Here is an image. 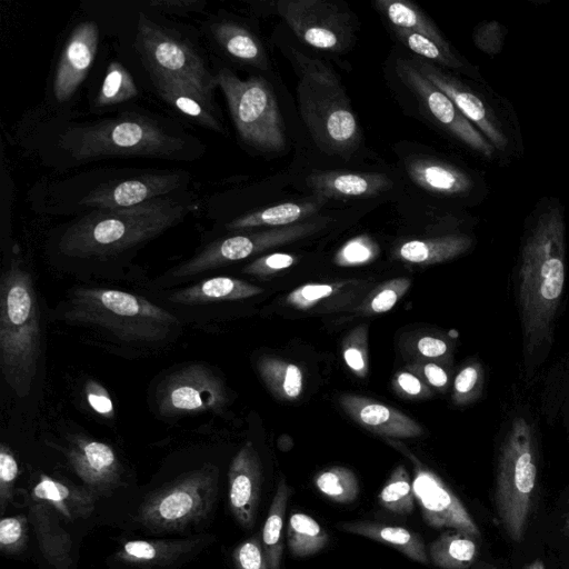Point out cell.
Segmentation results:
<instances>
[{
	"instance_id": "7bdbcfd3",
	"label": "cell",
	"mask_w": 569,
	"mask_h": 569,
	"mask_svg": "<svg viewBox=\"0 0 569 569\" xmlns=\"http://www.w3.org/2000/svg\"><path fill=\"white\" fill-rule=\"evenodd\" d=\"M379 253L378 244L362 234L348 240L336 253L333 262L340 267H353L371 262Z\"/></svg>"
},
{
	"instance_id": "74e56055",
	"label": "cell",
	"mask_w": 569,
	"mask_h": 569,
	"mask_svg": "<svg viewBox=\"0 0 569 569\" xmlns=\"http://www.w3.org/2000/svg\"><path fill=\"white\" fill-rule=\"evenodd\" d=\"M286 536L288 548L295 557L315 555L329 541L327 531L316 519L298 511L290 515Z\"/></svg>"
},
{
	"instance_id": "5b68a950",
	"label": "cell",
	"mask_w": 569,
	"mask_h": 569,
	"mask_svg": "<svg viewBox=\"0 0 569 569\" xmlns=\"http://www.w3.org/2000/svg\"><path fill=\"white\" fill-rule=\"evenodd\" d=\"M63 319L96 327L128 343H159L169 338L179 320L144 297L99 287H80L68 298Z\"/></svg>"
},
{
	"instance_id": "ac0fdd59",
	"label": "cell",
	"mask_w": 569,
	"mask_h": 569,
	"mask_svg": "<svg viewBox=\"0 0 569 569\" xmlns=\"http://www.w3.org/2000/svg\"><path fill=\"white\" fill-rule=\"evenodd\" d=\"M68 462L83 486L97 495L114 489L122 468L114 450L107 443L77 435L66 450Z\"/></svg>"
},
{
	"instance_id": "2e32d148",
	"label": "cell",
	"mask_w": 569,
	"mask_h": 569,
	"mask_svg": "<svg viewBox=\"0 0 569 569\" xmlns=\"http://www.w3.org/2000/svg\"><path fill=\"white\" fill-rule=\"evenodd\" d=\"M214 541L209 533L124 541L107 558L111 569H179Z\"/></svg>"
},
{
	"instance_id": "7a4b0ae2",
	"label": "cell",
	"mask_w": 569,
	"mask_h": 569,
	"mask_svg": "<svg viewBox=\"0 0 569 569\" xmlns=\"http://www.w3.org/2000/svg\"><path fill=\"white\" fill-rule=\"evenodd\" d=\"M184 213L186 207L169 198L131 208L98 209L64 231L59 249L74 258L116 254L157 237Z\"/></svg>"
},
{
	"instance_id": "8fae6325",
	"label": "cell",
	"mask_w": 569,
	"mask_h": 569,
	"mask_svg": "<svg viewBox=\"0 0 569 569\" xmlns=\"http://www.w3.org/2000/svg\"><path fill=\"white\" fill-rule=\"evenodd\" d=\"M137 43L151 73L180 79L212 100L216 79L201 57L143 13L139 14Z\"/></svg>"
},
{
	"instance_id": "7dc6e473",
	"label": "cell",
	"mask_w": 569,
	"mask_h": 569,
	"mask_svg": "<svg viewBox=\"0 0 569 569\" xmlns=\"http://www.w3.org/2000/svg\"><path fill=\"white\" fill-rule=\"evenodd\" d=\"M19 475L18 461L6 445H0V510L4 513L13 498L14 483Z\"/></svg>"
},
{
	"instance_id": "ffe728a7",
	"label": "cell",
	"mask_w": 569,
	"mask_h": 569,
	"mask_svg": "<svg viewBox=\"0 0 569 569\" xmlns=\"http://www.w3.org/2000/svg\"><path fill=\"white\" fill-rule=\"evenodd\" d=\"M99 28L93 21L78 24L61 53L53 80L57 101L69 100L84 80L98 49Z\"/></svg>"
},
{
	"instance_id": "d590c367",
	"label": "cell",
	"mask_w": 569,
	"mask_h": 569,
	"mask_svg": "<svg viewBox=\"0 0 569 569\" xmlns=\"http://www.w3.org/2000/svg\"><path fill=\"white\" fill-rule=\"evenodd\" d=\"M397 38L415 54L440 68L459 70L475 80L480 79L478 69L466 61L455 49H446L432 39L401 28L392 27Z\"/></svg>"
},
{
	"instance_id": "9f6ffc18",
	"label": "cell",
	"mask_w": 569,
	"mask_h": 569,
	"mask_svg": "<svg viewBox=\"0 0 569 569\" xmlns=\"http://www.w3.org/2000/svg\"><path fill=\"white\" fill-rule=\"evenodd\" d=\"M397 386L402 392L409 396H419L423 393L425 386L421 381L412 373L403 371L397 375Z\"/></svg>"
},
{
	"instance_id": "d6a6232c",
	"label": "cell",
	"mask_w": 569,
	"mask_h": 569,
	"mask_svg": "<svg viewBox=\"0 0 569 569\" xmlns=\"http://www.w3.org/2000/svg\"><path fill=\"white\" fill-rule=\"evenodd\" d=\"M375 6L392 27L426 36L446 49H453L435 22L415 3L407 0H377Z\"/></svg>"
},
{
	"instance_id": "e0dca14e",
	"label": "cell",
	"mask_w": 569,
	"mask_h": 569,
	"mask_svg": "<svg viewBox=\"0 0 569 569\" xmlns=\"http://www.w3.org/2000/svg\"><path fill=\"white\" fill-rule=\"evenodd\" d=\"M412 489L428 526L437 529L449 528L475 539L480 538V529L463 503L431 470L418 465Z\"/></svg>"
},
{
	"instance_id": "816d5d0a",
	"label": "cell",
	"mask_w": 569,
	"mask_h": 569,
	"mask_svg": "<svg viewBox=\"0 0 569 569\" xmlns=\"http://www.w3.org/2000/svg\"><path fill=\"white\" fill-rule=\"evenodd\" d=\"M296 257L284 252L262 256L243 268V272L252 276H269L291 267Z\"/></svg>"
},
{
	"instance_id": "cb8c5ba5",
	"label": "cell",
	"mask_w": 569,
	"mask_h": 569,
	"mask_svg": "<svg viewBox=\"0 0 569 569\" xmlns=\"http://www.w3.org/2000/svg\"><path fill=\"white\" fill-rule=\"evenodd\" d=\"M406 170L412 182L435 194L463 197L476 188L471 174L437 158L411 157L406 161Z\"/></svg>"
},
{
	"instance_id": "277c9868",
	"label": "cell",
	"mask_w": 569,
	"mask_h": 569,
	"mask_svg": "<svg viewBox=\"0 0 569 569\" xmlns=\"http://www.w3.org/2000/svg\"><path fill=\"white\" fill-rule=\"evenodd\" d=\"M298 74L299 112L318 148L349 158L359 147L361 130L338 76L319 59L291 49Z\"/></svg>"
},
{
	"instance_id": "681fc988",
	"label": "cell",
	"mask_w": 569,
	"mask_h": 569,
	"mask_svg": "<svg viewBox=\"0 0 569 569\" xmlns=\"http://www.w3.org/2000/svg\"><path fill=\"white\" fill-rule=\"evenodd\" d=\"M236 569H269L261 540L252 536L240 542L232 551Z\"/></svg>"
},
{
	"instance_id": "7402d4cb",
	"label": "cell",
	"mask_w": 569,
	"mask_h": 569,
	"mask_svg": "<svg viewBox=\"0 0 569 569\" xmlns=\"http://www.w3.org/2000/svg\"><path fill=\"white\" fill-rule=\"evenodd\" d=\"M28 517L39 550L52 569H73V541L68 525L49 503L31 498Z\"/></svg>"
},
{
	"instance_id": "44dd1931",
	"label": "cell",
	"mask_w": 569,
	"mask_h": 569,
	"mask_svg": "<svg viewBox=\"0 0 569 569\" xmlns=\"http://www.w3.org/2000/svg\"><path fill=\"white\" fill-rule=\"evenodd\" d=\"M179 172L148 174L101 186L80 201L98 209L131 208L157 199L177 189L182 181Z\"/></svg>"
},
{
	"instance_id": "d4e9b609",
	"label": "cell",
	"mask_w": 569,
	"mask_h": 569,
	"mask_svg": "<svg viewBox=\"0 0 569 569\" xmlns=\"http://www.w3.org/2000/svg\"><path fill=\"white\" fill-rule=\"evenodd\" d=\"M308 186L318 199L370 198L392 188L383 173L316 171L307 177Z\"/></svg>"
},
{
	"instance_id": "5bb4252c",
	"label": "cell",
	"mask_w": 569,
	"mask_h": 569,
	"mask_svg": "<svg viewBox=\"0 0 569 569\" xmlns=\"http://www.w3.org/2000/svg\"><path fill=\"white\" fill-rule=\"evenodd\" d=\"M396 72L435 123L482 158L487 160L498 158L495 148L486 137L461 113L445 92L419 71L412 60L398 59Z\"/></svg>"
},
{
	"instance_id": "b9f144b4",
	"label": "cell",
	"mask_w": 569,
	"mask_h": 569,
	"mask_svg": "<svg viewBox=\"0 0 569 569\" xmlns=\"http://www.w3.org/2000/svg\"><path fill=\"white\" fill-rule=\"evenodd\" d=\"M28 515L3 517L0 521V549L4 555L18 556L23 552L29 539Z\"/></svg>"
},
{
	"instance_id": "d6986e66",
	"label": "cell",
	"mask_w": 569,
	"mask_h": 569,
	"mask_svg": "<svg viewBox=\"0 0 569 569\" xmlns=\"http://www.w3.org/2000/svg\"><path fill=\"white\" fill-rule=\"evenodd\" d=\"M262 470L259 455L248 441L233 457L228 471V500L238 523L251 529L261 493Z\"/></svg>"
},
{
	"instance_id": "e575fe53",
	"label": "cell",
	"mask_w": 569,
	"mask_h": 569,
	"mask_svg": "<svg viewBox=\"0 0 569 569\" xmlns=\"http://www.w3.org/2000/svg\"><path fill=\"white\" fill-rule=\"evenodd\" d=\"M292 489L279 479L262 528L261 543L269 569H280L283 551V520Z\"/></svg>"
},
{
	"instance_id": "60d3db41",
	"label": "cell",
	"mask_w": 569,
	"mask_h": 569,
	"mask_svg": "<svg viewBox=\"0 0 569 569\" xmlns=\"http://www.w3.org/2000/svg\"><path fill=\"white\" fill-rule=\"evenodd\" d=\"M138 89L129 71L118 61H112L103 78L97 103L108 107L134 98Z\"/></svg>"
},
{
	"instance_id": "f6af8a7d",
	"label": "cell",
	"mask_w": 569,
	"mask_h": 569,
	"mask_svg": "<svg viewBox=\"0 0 569 569\" xmlns=\"http://www.w3.org/2000/svg\"><path fill=\"white\" fill-rule=\"evenodd\" d=\"M507 27L497 20H487L479 23L472 32L475 46L488 56L498 54L507 38Z\"/></svg>"
},
{
	"instance_id": "603a6c76",
	"label": "cell",
	"mask_w": 569,
	"mask_h": 569,
	"mask_svg": "<svg viewBox=\"0 0 569 569\" xmlns=\"http://www.w3.org/2000/svg\"><path fill=\"white\" fill-rule=\"evenodd\" d=\"M340 406L357 423L372 433L393 438H413L421 427L402 411L371 399L343 395Z\"/></svg>"
},
{
	"instance_id": "f35d334b",
	"label": "cell",
	"mask_w": 569,
	"mask_h": 569,
	"mask_svg": "<svg viewBox=\"0 0 569 569\" xmlns=\"http://www.w3.org/2000/svg\"><path fill=\"white\" fill-rule=\"evenodd\" d=\"M317 489L338 503H350L359 495V482L352 470L335 466L320 471L313 479Z\"/></svg>"
},
{
	"instance_id": "ee69618b",
	"label": "cell",
	"mask_w": 569,
	"mask_h": 569,
	"mask_svg": "<svg viewBox=\"0 0 569 569\" xmlns=\"http://www.w3.org/2000/svg\"><path fill=\"white\" fill-rule=\"evenodd\" d=\"M483 387V369L477 361L461 368L453 381V401L467 405L476 400Z\"/></svg>"
},
{
	"instance_id": "bcb514c9",
	"label": "cell",
	"mask_w": 569,
	"mask_h": 569,
	"mask_svg": "<svg viewBox=\"0 0 569 569\" xmlns=\"http://www.w3.org/2000/svg\"><path fill=\"white\" fill-rule=\"evenodd\" d=\"M365 327H358L346 340L343 346V360L346 365L359 377L368 373V353Z\"/></svg>"
},
{
	"instance_id": "680465c9",
	"label": "cell",
	"mask_w": 569,
	"mask_h": 569,
	"mask_svg": "<svg viewBox=\"0 0 569 569\" xmlns=\"http://www.w3.org/2000/svg\"><path fill=\"white\" fill-rule=\"evenodd\" d=\"M563 411H565V422L569 429V378H568L567 389H566V393H565Z\"/></svg>"
},
{
	"instance_id": "6da1fadb",
	"label": "cell",
	"mask_w": 569,
	"mask_h": 569,
	"mask_svg": "<svg viewBox=\"0 0 569 569\" xmlns=\"http://www.w3.org/2000/svg\"><path fill=\"white\" fill-rule=\"evenodd\" d=\"M566 220L558 198H541L525 221L515 297L527 371L543 363L553 345L566 281Z\"/></svg>"
},
{
	"instance_id": "3957f363",
	"label": "cell",
	"mask_w": 569,
	"mask_h": 569,
	"mask_svg": "<svg viewBox=\"0 0 569 569\" xmlns=\"http://www.w3.org/2000/svg\"><path fill=\"white\" fill-rule=\"evenodd\" d=\"M40 353V309L32 277L12 261L0 286V366L18 397L29 395Z\"/></svg>"
},
{
	"instance_id": "f5cc1de1",
	"label": "cell",
	"mask_w": 569,
	"mask_h": 569,
	"mask_svg": "<svg viewBox=\"0 0 569 569\" xmlns=\"http://www.w3.org/2000/svg\"><path fill=\"white\" fill-rule=\"evenodd\" d=\"M84 393L89 406L101 417L111 419L114 408L107 389L98 381L89 379L84 385Z\"/></svg>"
},
{
	"instance_id": "4fadbf2b",
	"label": "cell",
	"mask_w": 569,
	"mask_h": 569,
	"mask_svg": "<svg viewBox=\"0 0 569 569\" xmlns=\"http://www.w3.org/2000/svg\"><path fill=\"white\" fill-rule=\"evenodd\" d=\"M276 10L307 46L329 52L343 51L351 41V14L327 0H279Z\"/></svg>"
},
{
	"instance_id": "11a10c76",
	"label": "cell",
	"mask_w": 569,
	"mask_h": 569,
	"mask_svg": "<svg viewBox=\"0 0 569 569\" xmlns=\"http://www.w3.org/2000/svg\"><path fill=\"white\" fill-rule=\"evenodd\" d=\"M419 352L428 358H438L447 353L448 346L445 340L435 337H422L418 341Z\"/></svg>"
},
{
	"instance_id": "1f68e13d",
	"label": "cell",
	"mask_w": 569,
	"mask_h": 569,
	"mask_svg": "<svg viewBox=\"0 0 569 569\" xmlns=\"http://www.w3.org/2000/svg\"><path fill=\"white\" fill-rule=\"evenodd\" d=\"M211 30L217 42L232 58L259 69H268L263 47L248 29L231 21H222L212 24Z\"/></svg>"
},
{
	"instance_id": "4316f807",
	"label": "cell",
	"mask_w": 569,
	"mask_h": 569,
	"mask_svg": "<svg viewBox=\"0 0 569 569\" xmlns=\"http://www.w3.org/2000/svg\"><path fill=\"white\" fill-rule=\"evenodd\" d=\"M151 77L158 93L167 103L202 127L223 131L211 99L180 79L156 73H151Z\"/></svg>"
},
{
	"instance_id": "7c38bea8",
	"label": "cell",
	"mask_w": 569,
	"mask_h": 569,
	"mask_svg": "<svg viewBox=\"0 0 569 569\" xmlns=\"http://www.w3.org/2000/svg\"><path fill=\"white\" fill-rule=\"evenodd\" d=\"M327 221L328 219L302 221L292 226L239 233L219 239L173 268L170 276L177 279L187 278L249 258L267 249L306 237L322 228Z\"/></svg>"
},
{
	"instance_id": "f1b7e54d",
	"label": "cell",
	"mask_w": 569,
	"mask_h": 569,
	"mask_svg": "<svg viewBox=\"0 0 569 569\" xmlns=\"http://www.w3.org/2000/svg\"><path fill=\"white\" fill-rule=\"evenodd\" d=\"M336 527L348 533L389 545L416 562H429L423 539L407 528L377 521H345L337 523Z\"/></svg>"
},
{
	"instance_id": "6125c7cd",
	"label": "cell",
	"mask_w": 569,
	"mask_h": 569,
	"mask_svg": "<svg viewBox=\"0 0 569 569\" xmlns=\"http://www.w3.org/2000/svg\"><path fill=\"white\" fill-rule=\"evenodd\" d=\"M489 569V568H488ZM490 569H495V568H490Z\"/></svg>"
},
{
	"instance_id": "c3c4849f",
	"label": "cell",
	"mask_w": 569,
	"mask_h": 569,
	"mask_svg": "<svg viewBox=\"0 0 569 569\" xmlns=\"http://www.w3.org/2000/svg\"><path fill=\"white\" fill-rule=\"evenodd\" d=\"M337 290L332 283H306L293 289L286 298L289 306L300 310L315 307Z\"/></svg>"
},
{
	"instance_id": "9a60e30c",
	"label": "cell",
	"mask_w": 569,
	"mask_h": 569,
	"mask_svg": "<svg viewBox=\"0 0 569 569\" xmlns=\"http://www.w3.org/2000/svg\"><path fill=\"white\" fill-rule=\"evenodd\" d=\"M226 403L223 380L203 363L188 365L171 372L157 391L158 411L167 417L218 412Z\"/></svg>"
},
{
	"instance_id": "94428289",
	"label": "cell",
	"mask_w": 569,
	"mask_h": 569,
	"mask_svg": "<svg viewBox=\"0 0 569 569\" xmlns=\"http://www.w3.org/2000/svg\"><path fill=\"white\" fill-rule=\"evenodd\" d=\"M565 528L569 531V517L565 519Z\"/></svg>"
},
{
	"instance_id": "f907efd6",
	"label": "cell",
	"mask_w": 569,
	"mask_h": 569,
	"mask_svg": "<svg viewBox=\"0 0 569 569\" xmlns=\"http://www.w3.org/2000/svg\"><path fill=\"white\" fill-rule=\"evenodd\" d=\"M410 286L408 278H399L389 281L372 297L370 309L375 313L387 312L398 302V300L407 292Z\"/></svg>"
},
{
	"instance_id": "4dcf8cb0",
	"label": "cell",
	"mask_w": 569,
	"mask_h": 569,
	"mask_svg": "<svg viewBox=\"0 0 569 569\" xmlns=\"http://www.w3.org/2000/svg\"><path fill=\"white\" fill-rule=\"evenodd\" d=\"M323 203L325 200L318 198L315 201L283 202L240 216L226 227L229 230H248L258 227L292 226L315 214Z\"/></svg>"
},
{
	"instance_id": "30bf717a",
	"label": "cell",
	"mask_w": 569,
	"mask_h": 569,
	"mask_svg": "<svg viewBox=\"0 0 569 569\" xmlns=\"http://www.w3.org/2000/svg\"><path fill=\"white\" fill-rule=\"evenodd\" d=\"M214 79L242 141L263 152L283 150L284 122L271 84L262 77L240 79L227 68Z\"/></svg>"
},
{
	"instance_id": "91938a15",
	"label": "cell",
	"mask_w": 569,
	"mask_h": 569,
	"mask_svg": "<svg viewBox=\"0 0 569 569\" xmlns=\"http://www.w3.org/2000/svg\"><path fill=\"white\" fill-rule=\"evenodd\" d=\"M525 569H546L543 562L540 559H537L526 566Z\"/></svg>"
},
{
	"instance_id": "8992f818",
	"label": "cell",
	"mask_w": 569,
	"mask_h": 569,
	"mask_svg": "<svg viewBox=\"0 0 569 569\" xmlns=\"http://www.w3.org/2000/svg\"><path fill=\"white\" fill-rule=\"evenodd\" d=\"M537 471L535 426L528 417L517 415L499 448L495 492L498 517L515 542L525 535Z\"/></svg>"
},
{
	"instance_id": "836d02e7",
	"label": "cell",
	"mask_w": 569,
	"mask_h": 569,
	"mask_svg": "<svg viewBox=\"0 0 569 569\" xmlns=\"http://www.w3.org/2000/svg\"><path fill=\"white\" fill-rule=\"evenodd\" d=\"M429 561L440 569H468L478 555L473 537L458 531H446L427 550Z\"/></svg>"
},
{
	"instance_id": "ba28073f",
	"label": "cell",
	"mask_w": 569,
	"mask_h": 569,
	"mask_svg": "<svg viewBox=\"0 0 569 569\" xmlns=\"http://www.w3.org/2000/svg\"><path fill=\"white\" fill-rule=\"evenodd\" d=\"M61 144L76 160H92L128 156L170 157L182 150L186 141L149 118L128 114L72 128L61 136Z\"/></svg>"
},
{
	"instance_id": "83f0119b",
	"label": "cell",
	"mask_w": 569,
	"mask_h": 569,
	"mask_svg": "<svg viewBox=\"0 0 569 569\" xmlns=\"http://www.w3.org/2000/svg\"><path fill=\"white\" fill-rule=\"evenodd\" d=\"M262 288L232 277H212L173 291L168 300L184 306L236 301L260 295Z\"/></svg>"
},
{
	"instance_id": "8d00e7d4",
	"label": "cell",
	"mask_w": 569,
	"mask_h": 569,
	"mask_svg": "<svg viewBox=\"0 0 569 569\" xmlns=\"http://www.w3.org/2000/svg\"><path fill=\"white\" fill-rule=\"evenodd\" d=\"M258 371L274 397L281 400H296L300 397L303 376L297 365L276 357H262L258 361Z\"/></svg>"
},
{
	"instance_id": "f546056e",
	"label": "cell",
	"mask_w": 569,
	"mask_h": 569,
	"mask_svg": "<svg viewBox=\"0 0 569 569\" xmlns=\"http://www.w3.org/2000/svg\"><path fill=\"white\" fill-rule=\"evenodd\" d=\"M473 243L470 236L450 233L430 239H415L403 242L398 257L409 263L435 264L445 262L467 252Z\"/></svg>"
},
{
	"instance_id": "db71d44e",
	"label": "cell",
	"mask_w": 569,
	"mask_h": 569,
	"mask_svg": "<svg viewBox=\"0 0 569 569\" xmlns=\"http://www.w3.org/2000/svg\"><path fill=\"white\" fill-rule=\"evenodd\" d=\"M148 4L158 10L187 12L201 9L204 6V2L198 0H154L148 2Z\"/></svg>"
},
{
	"instance_id": "52a82bcc",
	"label": "cell",
	"mask_w": 569,
	"mask_h": 569,
	"mask_svg": "<svg viewBox=\"0 0 569 569\" xmlns=\"http://www.w3.org/2000/svg\"><path fill=\"white\" fill-rule=\"evenodd\" d=\"M412 62L486 137L499 159L511 160L522 157L523 140L519 121L507 98L487 84L473 86L423 59L416 58Z\"/></svg>"
},
{
	"instance_id": "9c48e42d",
	"label": "cell",
	"mask_w": 569,
	"mask_h": 569,
	"mask_svg": "<svg viewBox=\"0 0 569 569\" xmlns=\"http://www.w3.org/2000/svg\"><path fill=\"white\" fill-rule=\"evenodd\" d=\"M218 489V468L204 465L149 493L138 507L133 523L153 533L183 532L212 512Z\"/></svg>"
},
{
	"instance_id": "6f0895ef",
	"label": "cell",
	"mask_w": 569,
	"mask_h": 569,
	"mask_svg": "<svg viewBox=\"0 0 569 569\" xmlns=\"http://www.w3.org/2000/svg\"><path fill=\"white\" fill-rule=\"evenodd\" d=\"M423 375L428 382L436 388H443L448 383L447 372L436 363H427L423 367Z\"/></svg>"
},
{
	"instance_id": "484cf974",
	"label": "cell",
	"mask_w": 569,
	"mask_h": 569,
	"mask_svg": "<svg viewBox=\"0 0 569 569\" xmlns=\"http://www.w3.org/2000/svg\"><path fill=\"white\" fill-rule=\"evenodd\" d=\"M31 498L49 503L67 523H74L91 516L98 495L86 486L42 475L32 489Z\"/></svg>"
},
{
	"instance_id": "ab89813d",
	"label": "cell",
	"mask_w": 569,
	"mask_h": 569,
	"mask_svg": "<svg viewBox=\"0 0 569 569\" xmlns=\"http://www.w3.org/2000/svg\"><path fill=\"white\" fill-rule=\"evenodd\" d=\"M380 505L397 515H409L413 510L412 480L405 466L396 467L379 493Z\"/></svg>"
}]
</instances>
